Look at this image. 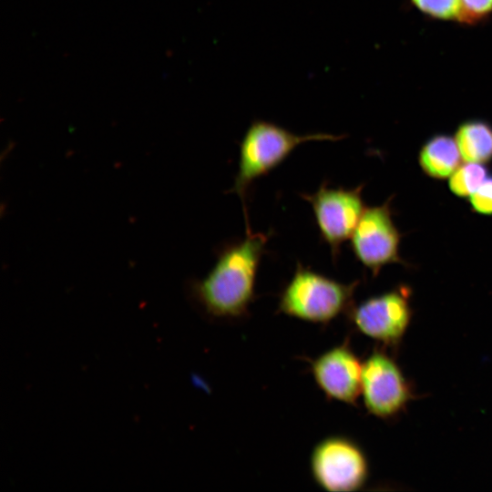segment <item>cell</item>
I'll list each match as a JSON object with an SVG mask.
<instances>
[{"mask_svg": "<svg viewBox=\"0 0 492 492\" xmlns=\"http://www.w3.org/2000/svg\"><path fill=\"white\" fill-rule=\"evenodd\" d=\"M310 469L315 483L331 492L358 490L369 473L362 448L343 436H329L319 441L310 456Z\"/></svg>", "mask_w": 492, "mask_h": 492, "instance_id": "4", "label": "cell"}, {"mask_svg": "<svg viewBox=\"0 0 492 492\" xmlns=\"http://www.w3.org/2000/svg\"><path fill=\"white\" fill-rule=\"evenodd\" d=\"M363 363L346 343L311 361L315 384L329 399L354 405L361 395Z\"/></svg>", "mask_w": 492, "mask_h": 492, "instance_id": "9", "label": "cell"}, {"mask_svg": "<svg viewBox=\"0 0 492 492\" xmlns=\"http://www.w3.org/2000/svg\"><path fill=\"white\" fill-rule=\"evenodd\" d=\"M362 190L363 185L354 189L331 187L324 180L315 191L300 193L310 203L320 237L329 246L333 261L338 259L343 242L351 238L365 209Z\"/></svg>", "mask_w": 492, "mask_h": 492, "instance_id": "5", "label": "cell"}, {"mask_svg": "<svg viewBox=\"0 0 492 492\" xmlns=\"http://www.w3.org/2000/svg\"><path fill=\"white\" fill-rule=\"evenodd\" d=\"M469 203L476 213L492 215V176L469 197Z\"/></svg>", "mask_w": 492, "mask_h": 492, "instance_id": "15", "label": "cell"}, {"mask_svg": "<svg viewBox=\"0 0 492 492\" xmlns=\"http://www.w3.org/2000/svg\"><path fill=\"white\" fill-rule=\"evenodd\" d=\"M483 163L467 162L460 165L449 177L448 187L458 197H470L488 177Z\"/></svg>", "mask_w": 492, "mask_h": 492, "instance_id": "12", "label": "cell"}, {"mask_svg": "<svg viewBox=\"0 0 492 492\" xmlns=\"http://www.w3.org/2000/svg\"><path fill=\"white\" fill-rule=\"evenodd\" d=\"M343 138V135L323 132L300 135L271 121L253 120L240 142L238 169L233 185L228 190L238 194L241 200L246 229H250L245 204L246 195L254 180L279 166L296 147L304 142L336 141Z\"/></svg>", "mask_w": 492, "mask_h": 492, "instance_id": "2", "label": "cell"}, {"mask_svg": "<svg viewBox=\"0 0 492 492\" xmlns=\"http://www.w3.org/2000/svg\"><path fill=\"white\" fill-rule=\"evenodd\" d=\"M461 5L460 22L472 24L492 13V0H459Z\"/></svg>", "mask_w": 492, "mask_h": 492, "instance_id": "14", "label": "cell"}, {"mask_svg": "<svg viewBox=\"0 0 492 492\" xmlns=\"http://www.w3.org/2000/svg\"><path fill=\"white\" fill-rule=\"evenodd\" d=\"M462 159L455 138L436 135L422 146L418 162L422 170L430 178L445 179L460 166Z\"/></svg>", "mask_w": 492, "mask_h": 492, "instance_id": "10", "label": "cell"}, {"mask_svg": "<svg viewBox=\"0 0 492 492\" xmlns=\"http://www.w3.org/2000/svg\"><path fill=\"white\" fill-rule=\"evenodd\" d=\"M409 295L407 287H399L353 305L347 315L364 335L394 343L405 333L411 319Z\"/></svg>", "mask_w": 492, "mask_h": 492, "instance_id": "7", "label": "cell"}, {"mask_svg": "<svg viewBox=\"0 0 492 492\" xmlns=\"http://www.w3.org/2000/svg\"><path fill=\"white\" fill-rule=\"evenodd\" d=\"M361 395L370 414L387 418L407 403L410 390L396 363L387 354L375 351L363 363Z\"/></svg>", "mask_w": 492, "mask_h": 492, "instance_id": "8", "label": "cell"}, {"mask_svg": "<svg viewBox=\"0 0 492 492\" xmlns=\"http://www.w3.org/2000/svg\"><path fill=\"white\" fill-rule=\"evenodd\" d=\"M455 139L466 162L492 160V126L483 120H469L456 129Z\"/></svg>", "mask_w": 492, "mask_h": 492, "instance_id": "11", "label": "cell"}, {"mask_svg": "<svg viewBox=\"0 0 492 492\" xmlns=\"http://www.w3.org/2000/svg\"><path fill=\"white\" fill-rule=\"evenodd\" d=\"M414 5L430 17L443 20H458L461 17L459 0H412Z\"/></svg>", "mask_w": 492, "mask_h": 492, "instance_id": "13", "label": "cell"}, {"mask_svg": "<svg viewBox=\"0 0 492 492\" xmlns=\"http://www.w3.org/2000/svg\"><path fill=\"white\" fill-rule=\"evenodd\" d=\"M390 201L365 207L351 236L353 253L374 276L387 264L403 262L401 234L393 220Z\"/></svg>", "mask_w": 492, "mask_h": 492, "instance_id": "6", "label": "cell"}, {"mask_svg": "<svg viewBox=\"0 0 492 492\" xmlns=\"http://www.w3.org/2000/svg\"><path fill=\"white\" fill-rule=\"evenodd\" d=\"M269 236L247 230L243 239L220 247L211 270L192 285V294L206 314L230 321L248 315Z\"/></svg>", "mask_w": 492, "mask_h": 492, "instance_id": "1", "label": "cell"}, {"mask_svg": "<svg viewBox=\"0 0 492 492\" xmlns=\"http://www.w3.org/2000/svg\"><path fill=\"white\" fill-rule=\"evenodd\" d=\"M358 281L343 283L297 262L279 294L278 312L313 323H328L354 305Z\"/></svg>", "mask_w": 492, "mask_h": 492, "instance_id": "3", "label": "cell"}]
</instances>
